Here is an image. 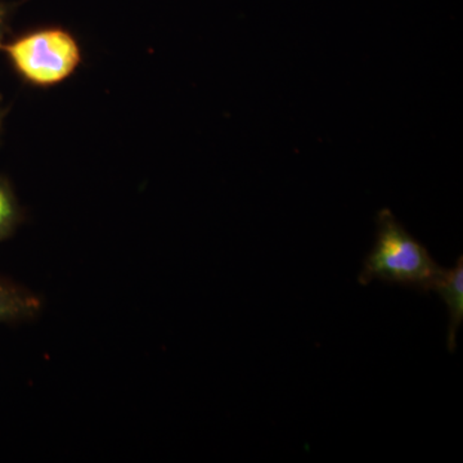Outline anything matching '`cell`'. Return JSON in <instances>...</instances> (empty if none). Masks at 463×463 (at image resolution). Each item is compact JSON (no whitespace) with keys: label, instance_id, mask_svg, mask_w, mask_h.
Returning <instances> with one entry per match:
<instances>
[{"label":"cell","instance_id":"6da1fadb","mask_svg":"<svg viewBox=\"0 0 463 463\" xmlns=\"http://www.w3.org/2000/svg\"><path fill=\"white\" fill-rule=\"evenodd\" d=\"M376 225V242L364 259L358 282L367 286L377 279L421 292L431 291L443 268L439 267L429 250L405 230L390 209L380 210Z\"/></svg>","mask_w":463,"mask_h":463},{"label":"cell","instance_id":"3957f363","mask_svg":"<svg viewBox=\"0 0 463 463\" xmlns=\"http://www.w3.org/2000/svg\"><path fill=\"white\" fill-rule=\"evenodd\" d=\"M431 289L437 291L443 298L449 315L448 326L447 346L450 353L457 347V334L463 323V259H457L455 267L443 269L440 277L432 285Z\"/></svg>","mask_w":463,"mask_h":463},{"label":"cell","instance_id":"277c9868","mask_svg":"<svg viewBox=\"0 0 463 463\" xmlns=\"http://www.w3.org/2000/svg\"><path fill=\"white\" fill-rule=\"evenodd\" d=\"M41 310V298L33 292L0 276V323L32 321Z\"/></svg>","mask_w":463,"mask_h":463},{"label":"cell","instance_id":"52a82bcc","mask_svg":"<svg viewBox=\"0 0 463 463\" xmlns=\"http://www.w3.org/2000/svg\"><path fill=\"white\" fill-rule=\"evenodd\" d=\"M5 108H3L2 97H0V130H2L3 118H5Z\"/></svg>","mask_w":463,"mask_h":463},{"label":"cell","instance_id":"7a4b0ae2","mask_svg":"<svg viewBox=\"0 0 463 463\" xmlns=\"http://www.w3.org/2000/svg\"><path fill=\"white\" fill-rule=\"evenodd\" d=\"M14 70L27 83L53 87L62 83L81 62V52L74 36L60 27L27 33L3 44Z\"/></svg>","mask_w":463,"mask_h":463},{"label":"cell","instance_id":"5b68a950","mask_svg":"<svg viewBox=\"0 0 463 463\" xmlns=\"http://www.w3.org/2000/svg\"><path fill=\"white\" fill-rule=\"evenodd\" d=\"M23 222V210L7 179L0 176V242L8 240Z\"/></svg>","mask_w":463,"mask_h":463},{"label":"cell","instance_id":"8992f818","mask_svg":"<svg viewBox=\"0 0 463 463\" xmlns=\"http://www.w3.org/2000/svg\"><path fill=\"white\" fill-rule=\"evenodd\" d=\"M12 11H14V5L0 0V51L5 44V36L8 30V20Z\"/></svg>","mask_w":463,"mask_h":463}]
</instances>
